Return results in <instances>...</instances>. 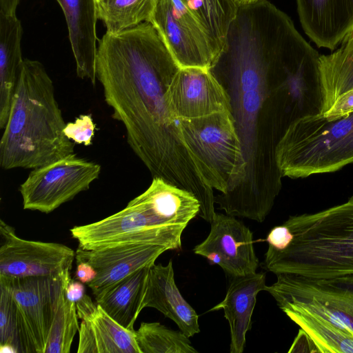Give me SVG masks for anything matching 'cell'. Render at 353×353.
Instances as JSON below:
<instances>
[{"label":"cell","instance_id":"obj_1","mask_svg":"<svg viewBox=\"0 0 353 353\" xmlns=\"http://www.w3.org/2000/svg\"><path fill=\"white\" fill-rule=\"evenodd\" d=\"M321 54L301 34L265 20L237 23L209 69L227 92L246 162L234 191L217 196L228 214L259 223L281 187L276 149L296 119L320 114Z\"/></svg>","mask_w":353,"mask_h":353},{"label":"cell","instance_id":"obj_2","mask_svg":"<svg viewBox=\"0 0 353 353\" xmlns=\"http://www.w3.org/2000/svg\"><path fill=\"white\" fill-rule=\"evenodd\" d=\"M180 68L150 22L99 41L96 76L112 117L123 123L127 142L154 177L192 194L201 207L214 190L188 150L178 120L165 101Z\"/></svg>","mask_w":353,"mask_h":353},{"label":"cell","instance_id":"obj_3","mask_svg":"<svg viewBox=\"0 0 353 353\" xmlns=\"http://www.w3.org/2000/svg\"><path fill=\"white\" fill-rule=\"evenodd\" d=\"M44 65L25 59L8 119L0 141V165L37 168L74 153Z\"/></svg>","mask_w":353,"mask_h":353},{"label":"cell","instance_id":"obj_4","mask_svg":"<svg viewBox=\"0 0 353 353\" xmlns=\"http://www.w3.org/2000/svg\"><path fill=\"white\" fill-rule=\"evenodd\" d=\"M293 234L284 250H268L263 267L274 274L311 279L353 274V195L315 213L290 216Z\"/></svg>","mask_w":353,"mask_h":353},{"label":"cell","instance_id":"obj_5","mask_svg":"<svg viewBox=\"0 0 353 353\" xmlns=\"http://www.w3.org/2000/svg\"><path fill=\"white\" fill-rule=\"evenodd\" d=\"M283 177L303 179L353 164V112L327 120L321 114L301 117L287 129L276 149Z\"/></svg>","mask_w":353,"mask_h":353},{"label":"cell","instance_id":"obj_6","mask_svg":"<svg viewBox=\"0 0 353 353\" xmlns=\"http://www.w3.org/2000/svg\"><path fill=\"white\" fill-rule=\"evenodd\" d=\"M183 140L213 190L226 194L245 176L246 162L231 112L179 119Z\"/></svg>","mask_w":353,"mask_h":353},{"label":"cell","instance_id":"obj_7","mask_svg":"<svg viewBox=\"0 0 353 353\" xmlns=\"http://www.w3.org/2000/svg\"><path fill=\"white\" fill-rule=\"evenodd\" d=\"M265 287L283 311L307 312L353 334V274L311 279L279 274Z\"/></svg>","mask_w":353,"mask_h":353},{"label":"cell","instance_id":"obj_8","mask_svg":"<svg viewBox=\"0 0 353 353\" xmlns=\"http://www.w3.org/2000/svg\"><path fill=\"white\" fill-rule=\"evenodd\" d=\"M15 305L20 352L45 353L59 299L71 280L61 277L7 278Z\"/></svg>","mask_w":353,"mask_h":353},{"label":"cell","instance_id":"obj_9","mask_svg":"<svg viewBox=\"0 0 353 353\" xmlns=\"http://www.w3.org/2000/svg\"><path fill=\"white\" fill-rule=\"evenodd\" d=\"M101 165L75 153L33 169L19 186L25 210L50 213L89 189Z\"/></svg>","mask_w":353,"mask_h":353},{"label":"cell","instance_id":"obj_10","mask_svg":"<svg viewBox=\"0 0 353 353\" xmlns=\"http://www.w3.org/2000/svg\"><path fill=\"white\" fill-rule=\"evenodd\" d=\"M183 232L157 225L132 200L107 218L70 229L79 248L88 250L121 243L156 244L179 250Z\"/></svg>","mask_w":353,"mask_h":353},{"label":"cell","instance_id":"obj_11","mask_svg":"<svg viewBox=\"0 0 353 353\" xmlns=\"http://www.w3.org/2000/svg\"><path fill=\"white\" fill-rule=\"evenodd\" d=\"M149 22L179 68L212 66L217 54L212 43L180 0H158Z\"/></svg>","mask_w":353,"mask_h":353},{"label":"cell","instance_id":"obj_12","mask_svg":"<svg viewBox=\"0 0 353 353\" xmlns=\"http://www.w3.org/2000/svg\"><path fill=\"white\" fill-rule=\"evenodd\" d=\"M0 276L61 277L70 272L76 256L70 248L58 243L26 240L0 221Z\"/></svg>","mask_w":353,"mask_h":353},{"label":"cell","instance_id":"obj_13","mask_svg":"<svg viewBox=\"0 0 353 353\" xmlns=\"http://www.w3.org/2000/svg\"><path fill=\"white\" fill-rule=\"evenodd\" d=\"M206 239L194 252L220 266L231 277L256 272L259 264L254 251L252 232L234 216L215 212Z\"/></svg>","mask_w":353,"mask_h":353},{"label":"cell","instance_id":"obj_14","mask_svg":"<svg viewBox=\"0 0 353 353\" xmlns=\"http://www.w3.org/2000/svg\"><path fill=\"white\" fill-rule=\"evenodd\" d=\"M165 97L170 112L176 119L231 112L227 92L209 69L180 68Z\"/></svg>","mask_w":353,"mask_h":353},{"label":"cell","instance_id":"obj_15","mask_svg":"<svg viewBox=\"0 0 353 353\" xmlns=\"http://www.w3.org/2000/svg\"><path fill=\"white\" fill-rule=\"evenodd\" d=\"M167 250L168 247L156 244H112L89 250L78 248L76 259L89 263L96 270L95 279L87 284L95 294L138 270L152 265Z\"/></svg>","mask_w":353,"mask_h":353},{"label":"cell","instance_id":"obj_16","mask_svg":"<svg viewBox=\"0 0 353 353\" xmlns=\"http://www.w3.org/2000/svg\"><path fill=\"white\" fill-rule=\"evenodd\" d=\"M76 305L81 320L78 353H141L135 330L121 325L89 296L85 294Z\"/></svg>","mask_w":353,"mask_h":353},{"label":"cell","instance_id":"obj_17","mask_svg":"<svg viewBox=\"0 0 353 353\" xmlns=\"http://www.w3.org/2000/svg\"><path fill=\"white\" fill-rule=\"evenodd\" d=\"M302 29L318 47L336 50L353 31V0H296Z\"/></svg>","mask_w":353,"mask_h":353},{"label":"cell","instance_id":"obj_18","mask_svg":"<svg viewBox=\"0 0 353 353\" xmlns=\"http://www.w3.org/2000/svg\"><path fill=\"white\" fill-rule=\"evenodd\" d=\"M153 307L173 321L187 336L200 332L199 316L181 295L174 280L172 260L149 270L141 308Z\"/></svg>","mask_w":353,"mask_h":353},{"label":"cell","instance_id":"obj_19","mask_svg":"<svg viewBox=\"0 0 353 353\" xmlns=\"http://www.w3.org/2000/svg\"><path fill=\"white\" fill-rule=\"evenodd\" d=\"M63 10L77 76L96 84L98 20L95 0H56Z\"/></svg>","mask_w":353,"mask_h":353},{"label":"cell","instance_id":"obj_20","mask_svg":"<svg viewBox=\"0 0 353 353\" xmlns=\"http://www.w3.org/2000/svg\"><path fill=\"white\" fill-rule=\"evenodd\" d=\"M265 274L254 272L232 277L225 298L210 311L223 310L230 330V353L244 351L246 334L251 328L256 296L265 290Z\"/></svg>","mask_w":353,"mask_h":353},{"label":"cell","instance_id":"obj_21","mask_svg":"<svg viewBox=\"0 0 353 353\" xmlns=\"http://www.w3.org/2000/svg\"><path fill=\"white\" fill-rule=\"evenodd\" d=\"M23 28L17 15L0 12V128L4 129L16 92L23 60Z\"/></svg>","mask_w":353,"mask_h":353},{"label":"cell","instance_id":"obj_22","mask_svg":"<svg viewBox=\"0 0 353 353\" xmlns=\"http://www.w3.org/2000/svg\"><path fill=\"white\" fill-rule=\"evenodd\" d=\"M150 266L141 268L94 294L96 303L128 330H134V322L142 310Z\"/></svg>","mask_w":353,"mask_h":353},{"label":"cell","instance_id":"obj_23","mask_svg":"<svg viewBox=\"0 0 353 353\" xmlns=\"http://www.w3.org/2000/svg\"><path fill=\"white\" fill-rule=\"evenodd\" d=\"M319 72L325 113L342 94L353 90V31L328 54H321Z\"/></svg>","mask_w":353,"mask_h":353},{"label":"cell","instance_id":"obj_24","mask_svg":"<svg viewBox=\"0 0 353 353\" xmlns=\"http://www.w3.org/2000/svg\"><path fill=\"white\" fill-rule=\"evenodd\" d=\"M210 39L217 54L222 50L229 27L235 18L237 0H180Z\"/></svg>","mask_w":353,"mask_h":353},{"label":"cell","instance_id":"obj_25","mask_svg":"<svg viewBox=\"0 0 353 353\" xmlns=\"http://www.w3.org/2000/svg\"><path fill=\"white\" fill-rule=\"evenodd\" d=\"M310 336L319 352L353 353V334L307 312H283Z\"/></svg>","mask_w":353,"mask_h":353},{"label":"cell","instance_id":"obj_26","mask_svg":"<svg viewBox=\"0 0 353 353\" xmlns=\"http://www.w3.org/2000/svg\"><path fill=\"white\" fill-rule=\"evenodd\" d=\"M158 0H106L97 4L98 19L106 32L118 33L149 22Z\"/></svg>","mask_w":353,"mask_h":353},{"label":"cell","instance_id":"obj_27","mask_svg":"<svg viewBox=\"0 0 353 353\" xmlns=\"http://www.w3.org/2000/svg\"><path fill=\"white\" fill-rule=\"evenodd\" d=\"M135 334L141 353L198 352L183 332L169 329L158 322H142Z\"/></svg>","mask_w":353,"mask_h":353},{"label":"cell","instance_id":"obj_28","mask_svg":"<svg viewBox=\"0 0 353 353\" xmlns=\"http://www.w3.org/2000/svg\"><path fill=\"white\" fill-rule=\"evenodd\" d=\"M64 289L50 328L45 353H69L73 339L79 330L76 303L65 297Z\"/></svg>","mask_w":353,"mask_h":353},{"label":"cell","instance_id":"obj_29","mask_svg":"<svg viewBox=\"0 0 353 353\" xmlns=\"http://www.w3.org/2000/svg\"><path fill=\"white\" fill-rule=\"evenodd\" d=\"M0 292V345H11L19 353L15 305L8 283L1 277Z\"/></svg>","mask_w":353,"mask_h":353},{"label":"cell","instance_id":"obj_30","mask_svg":"<svg viewBox=\"0 0 353 353\" xmlns=\"http://www.w3.org/2000/svg\"><path fill=\"white\" fill-rule=\"evenodd\" d=\"M95 124L90 114H82L66 123L63 132L74 143L89 146L94 134Z\"/></svg>","mask_w":353,"mask_h":353},{"label":"cell","instance_id":"obj_31","mask_svg":"<svg viewBox=\"0 0 353 353\" xmlns=\"http://www.w3.org/2000/svg\"><path fill=\"white\" fill-rule=\"evenodd\" d=\"M64 293L69 301L77 303L85 294V286L81 281L71 279L65 285Z\"/></svg>","mask_w":353,"mask_h":353},{"label":"cell","instance_id":"obj_32","mask_svg":"<svg viewBox=\"0 0 353 353\" xmlns=\"http://www.w3.org/2000/svg\"><path fill=\"white\" fill-rule=\"evenodd\" d=\"M77 263L75 278L77 281L88 284L95 279L97 272L91 265L84 261L77 262Z\"/></svg>","mask_w":353,"mask_h":353},{"label":"cell","instance_id":"obj_33","mask_svg":"<svg viewBox=\"0 0 353 353\" xmlns=\"http://www.w3.org/2000/svg\"><path fill=\"white\" fill-rule=\"evenodd\" d=\"M310 345L316 347L306 332L301 329L288 352H303V347H310Z\"/></svg>","mask_w":353,"mask_h":353},{"label":"cell","instance_id":"obj_34","mask_svg":"<svg viewBox=\"0 0 353 353\" xmlns=\"http://www.w3.org/2000/svg\"><path fill=\"white\" fill-rule=\"evenodd\" d=\"M20 0H0V12L6 15H17L16 11Z\"/></svg>","mask_w":353,"mask_h":353},{"label":"cell","instance_id":"obj_35","mask_svg":"<svg viewBox=\"0 0 353 353\" xmlns=\"http://www.w3.org/2000/svg\"><path fill=\"white\" fill-rule=\"evenodd\" d=\"M0 352L1 353H17L16 349L11 345L3 344L0 345Z\"/></svg>","mask_w":353,"mask_h":353},{"label":"cell","instance_id":"obj_36","mask_svg":"<svg viewBox=\"0 0 353 353\" xmlns=\"http://www.w3.org/2000/svg\"><path fill=\"white\" fill-rule=\"evenodd\" d=\"M96 1V3L98 4V3H102L106 0H95Z\"/></svg>","mask_w":353,"mask_h":353}]
</instances>
